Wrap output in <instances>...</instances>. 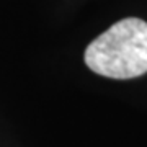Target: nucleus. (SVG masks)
Returning a JSON list of instances; mask_svg holds the SVG:
<instances>
[{
    "mask_svg": "<svg viewBox=\"0 0 147 147\" xmlns=\"http://www.w3.org/2000/svg\"><path fill=\"white\" fill-rule=\"evenodd\" d=\"M85 64L108 79H134L147 72V21L124 18L88 44Z\"/></svg>",
    "mask_w": 147,
    "mask_h": 147,
    "instance_id": "1",
    "label": "nucleus"
}]
</instances>
